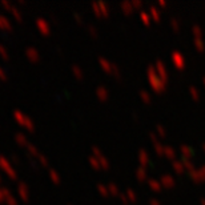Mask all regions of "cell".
Returning a JSON list of instances; mask_svg holds the SVG:
<instances>
[{"mask_svg": "<svg viewBox=\"0 0 205 205\" xmlns=\"http://www.w3.org/2000/svg\"><path fill=\"white\" fill-rule=\"evenodd\" d=\"M195 47H196V49L199 51V52H202V51H204V43H202L201 39L195 38Z\"/></svg>", "mask_w": 205, "mask_h": 205, "instance_id": "obj_39", "label": "cell"}, {"mask_svg": "<svg viewBox=\"0 0 205 205\" xmlns=\"http://www.w3.org/2000/svg\"><path fill=\"white\" fill-rule=\"evenodd\" d=\"M189 176H190V179H192L195 183H201V177H200V174H199V170H193V172H190L189 173Z\"/></svg>", "mask_w": 205, "mask_h": 205, "instance_id": "obj_41", "label": "cell"}, {"mask_svg": "<svg viewBox=\"0 0 205 205\" xmlns=\"http://www.w3.org/2000/svg\"><path fill=\"white\" fill-rule=\"evenodd\" d=\"M15 139H16V142L22 147V148H27L28 147V139L25 137V135H23V133H17V135L15 136Z\"/></svg>", "mask_w": 205, "mask_h": 205, "instance_id": "obj_13", "label": "cell"}, {"mask_svg": "<svg viewBox=\"0 0 205 205\" xmlns=\"http://www.w3.org/2000/svg\"><path fill=\"white\" fill-rule=\"evenodd\" d=\"M24 128H25V129H27V131H29V132H35V124H33V121L31 120V117L25 116Z\"/></svg>", "mask_w": 205, "mask_h": 205, "instance_id": "obj_24", "label": "cell"}, {"mask_svg": "<svg viewBox=\"0 0 205 205\" xmlns=\"http://www.w3.org/2000/svg\"><path fill=\"white\" fill-rule=\"evenodd\" d=\"M199 174H200V177H201V180H205V165L199 169Z\"/></svg>", "mask_w": 205, "mask_h": 205, "instance_id": "obj_52", "label": "cell"}, {"mask_svg": "<svg viewBox=\"0 0 205 205\" xmlns=\"http://www.w3.org/2000/svg\"><path fill=\"white\" fill-rule=\"evenodd\" d=\"M0 52H1V55H3V57H4V59H6V60H7V59H8V55L6 54V49H4L3 47H0Z\"/></svg>", "mask_w": 205, "mask_h": 205, "instance_id": "obj_55", "label": "cell"}, {"mask_svg": "<svg viewBox=\"0 0 205 205\" xmlns=\"http://www.w3.org/2000/svg\"><path fill=\"white\" fill-rule=\"evenodd\" d=\"M147 169L142 167H139L137 169H136V177H137V180L140 181V183H142V181L147 180Z\"/></svg>", "mask_w": 205, "mask_h": 205, "instance_id": "obj_16", "label": "cell"}, {"mask_svg": "<svg viewBox=\"0 0 205 205\" xmlns=\"http://www.w3.org/2000/svg\"><path fill=\"white\" fill-rule=\"evenodd\" d=\"M97 190L99 193H100L103 197H107L108 195H109V190H108V186L103 185V184H97Z\"/></svg>", "mask_w": 205, "mask_h": 205, "instance_id": "obj_32", "label": "cell"}, {"mask_svg": "<svg viewBox=\"0 0 205 205\" xmlns=\"http://www.w3.org/2000/svg\"><path fill=\"white\" fill-rule=\"evenodd\" d=\"M131 3H132L133 8H137V10H141L142 8V3L140 1V0H133V1H131Z\"/></svg>", "mask_w": 205, "mask_h": 205, "instance_id": "obj_50", "label": "cell"}, {"mask_svg": "<svg viewBox=\"0 0 205 205\" xmlns=\"http://www.w3.org/2000/svg\"><path fill=\"white\" fill-rule=\"evenodd\" d=\"M155 68H156V72H157L160 80L164 83L165 85H167L168 84V72H167V69H165V65L163 64V61H161V60L156 61V67H155Z\"/></svg>", "mask_w": 205, "mask_h": 205, "instance_id": "obj_2", "label": "cell"}, {"mask_svg": "<svg viewBox=\"0 0 205 205\" xmlns=\"http://www.w3.org/2000/svg\"><path fill=\"white\" fill-rule=\"evenodd\" d=\"M148 186H149V189H151L152 192H155V193L161 192V188H163V185H161L160 181L153 180V179L148 180Z\"/></svg>", "mask_w": 205, "mask_h": 205, "instance_id": "obj_11", "label": "cell"}, {"mask_svg": "<svg viewBox=\"0 0 205 205\" xmlns=\"http://www.w3.org/2000/svg\"><path fill=\"white\" fill-rule=\"evenodd\" d=\"M192 31H193V33H195V38H201V35H202V31H201V28H200L199 25H193V28H192Z\"/></svg>", "mask_w": 205, "mask_h": 205, "instance_id": "obj_46", "label": "cell"}, {"mask_svg": "<svg viewBox=\"0 0 205 205\" xmlns=\"http://www.w3.org/2000/svg\"><path fill=\"white\" fill-rule=\"evenodd\" d=\"M140 19H141V22L145 25H149V23H151V15L148 12H145V11H141L140 12Z\"/></svg>", "mask_w": 205, "mask_h": 205, "instance_id": "obj_28", "label": "cell"}, {"mask_svg": "<svg viewBox=\"0 0 205 205\" xmlns=\"http://www.w3.org/2000/svg\"><path fill=\"white\" fill-rule=\"evenodd\" d=\"M181 161H183L185 170H189V173H190V172H193V170H196L195 165H193V163L190 160H188V158H181Z\"/></svg>", "mask_w": 205, "mask_h": 205, "instance_id": "obj_27", "label": "cell"}, {"mask_svg": "<svg viewBox=\"0 0 205 205\" xmlns=\"http://www.w3.org/2000/svg\"><path fill=\"white\" fill-rule=\"evenodd\" d=\"M3 192H4V195H6V196H11V193L8 192V189H3Z\"/></svg>", "mask_w": 205, "mask_h": 205, "instance_id": "obj_61", "label": "cell"}, {"mask_svg": "<svg viewBox=\"0 0 205 205\" xmlns=\"http://www.w3.org/2000/svg\"><path fill=\"white\" fill-rule=\"evenodd\" d=\"M36 27L40 31V33L43 36H49L51 35V27L48 24V22H45L44 19H38L36 20Z\"/></svg>", "mask_w": 205, "mask_h": 205, "instance_id": "obj_6", "label": "cell"}, {"mask_svg": "<svg viewBox=\"0 0 205 205\" xmlns=\"http://www.w3.org/2000/svg\"><path fill=\"white\" fill-rule=\"evenodd\" d=\"M38 158H39V164H40L41 167L47 168L48 165H49V161H48V158L45 157L44 155H41V153H40V155H39V157H38Z\"/></svg>", "mask_w": 205, "mask_h": 205, "instance_id": "obj_38", "label": "cell"}, {"mask_svg": "<svg viewBox=\"0 0 205 205\" xmlns=\"http://www.w3.org/2000/svg\"><path fill=\"white\" fill-rule=\"evenodd\" d=\"M11 12L13 13V16H15V19H16V22L17 23H22L23 22V16H22V12H20L19 10H17V8H15V7H12V8H11Z\"/></svg>", "mask_w": 205, "mask_h": 205, "instance_id": "obj_33", "label": "cell"}, {"mask_svg": "<svg viewBox=\"0 0 205 205\" xmlns=\"http://www.w3.org/2000/svg\"><path fill=\"white\" fill-rule=\"evenodd\" d=\"M88 32L92 38H95V39L97 38V29H96L93 25H88Z\"/></svg>", "mask_w": 205, "mask_h": 205, "instance_id": "obj_48", "label": "cell"}, {"mask_svg": "<svg viewBox=\"0 0 205 205\" xmlns=\"http://www.w3.org/2000/svg\"><path fill=\"white\" fill-rule=\"evenodd\" d=\"M149 15H151V17L153 19V22L160 23L161 16H160V12H158V10L156 8V7H153V6L149 7Z\"/></svg>", "mask_w": 205, "mask_h": 205, "instance_id": "obj_17", "label": "cell"}, {"mask_svg": "<svg viewBox=\"0 0 205 205\" xmlns=\"http://www.w3.org/2000/svg\"><path fill=\"white\" fill-rule=\"evenodd\" d=\"M99 7H100V12L101 15H103V17H109V8H108V6L104 3V1H99Z\"/></svg>", "mask_w": 205, "mask_h": 205, "instance_id": "obj_22", "label": "cell"}, {"mask_svg": "<svg viewBox=\"0 0 205 205\" xmlns=\"http://www.w3.org/2000/svg\"><path fill=\"white\" fill-rule=\"evenodd\" d=\"M125 195H126V197H128V200H129V202H136V201H137V196H136V193H135V190H133V189H126Z\"/></svg>", "mask_w": 205, "mask_h": 205, "instance_id": "obj_31", "label": "cell"}, {"mask_svg": "<svg viewBox=\"0 0 205 205\" xmlns=\"http://www.w3.org/2000/svg\"><path fill=\"white\" fill-rule=\"evenodd\" d=\"M160 183H161V185L164 186V188H167V189H172V188H174V185H176V180H174L170 174H163L160 179Z\"/></svg>", "mask_w": 205, "mask_h": 205, "instance_id": "obj_7", "label": "cell"}, {"mask_svg": "<svg viewBox=\"0 0 205 205\" xmlns=\"http://www.w3.org/2000/svg\"><path fill=\"white\" fill-rule=\"evenodd\" d=\"M147 73H148V81H149V84H151L152 89H153L156 93H163V92L167 89V85L160 80L157 72H156V68L153 65H149Z\"/></svg>", "mask_w": 205, "mask_h": 205, "instance_id": "obj_1", "label": "cell"}, {"mask_svg": "<svg viewBox=\"0 0 205 205\" xmlns=\"http://www.w3.org/2000/svg\"><path fill=\"white\" fill-rule=\"evenodd\" d=\"M121 10L125 15H131L133 12V7H132V3L131 1H123L121 3Z\"/></svg>", "mask_w": 205, "mask_h": 205, "instance_id": "obj_21", "label": "cell"}, {"mask_svg": "<svg viewBox=\"0 0 205 205\" xmlns=\"http://www.w3.org/2000/svg\"><path fill=\"white\" fill-rule=\"evenodd\" d=\"M27 149H28V155H31L32 157H39V155H40V152H39V149L36 148L33 144H28V147H27Z\"/></svg>", "mask_w": 205, "mask_h": 205, "instance_id": "obj_25", "label": "cell"}, {"mask_svg": "<svg viewBox=\"0 0 205 205\" xmlns=\"http://www.w3.org/2000/svg\"><path fill=\"white\" fill-rule=\"evenodd\" d=\"M156 133H157V136L160 139H165L167 137V132H165L164 126H161V125H156Z\"/></svg>", "mask_w": 205, "mask_h": 205, "instance_id": "obj_35", "label": "cell"}, {"mask_svg": "<svg viewBox=\"0 0 205 205\" xmlns=\"http://www.w3.org/2000/svg\"><path fill=\"white\" fill-rule=\"evenodd\" d=\"M89 160V164H91V167L93 168L95 170H100L101 167H100V163H99V160L96 157H93V156H91V157L88 158Z\"/></svg>", "mask_w": 205, "mask_h": 205, "instance_id": "obj_29", "label": "cell"}, {"mask_svg": "<svg viewBox=\"0 0 205 205\" xmlns=\"http://www.w3.org/2000/svg\"><path fill=\"white\" fill-rule=\"evenodd\" d=\"M97 160H99V163H100V167L103 168V169H105V170L109 169V163H108V160L104 157V156H101V157L97 158Z\"/></svg>", "mask_w": 205, "mask_h": 205, "instance_id": "obj_37", "label": "cell"}, {"mask_svg": "<svg viewBox=\"0 0 205 205\" xmlns=\"http://www.w3.org/2000/svg\"><path fill=\"white\" fill-rule=\"evenodd\" d=\"M202 148H204V152H205V144H204V145H202Z\"/></svg>", "mask_w": 205, "mask_h": 205, "instance_id": "obj_63", "label": "cell"}, {"mask_svg": "<svg viewBox=\"0 0 205 205\" xmlns=\"http://www.w3.org/2000/svg\"><path fill=\"white\" fill-rule=\"evenodd\" d=\"M158 6L165 7V6H167V3H165V1H163V0H160V1H158Z\"/></svg>", "mask_w": 205, "mask_h": 205, "instance_id": "obj_59", "label": "cell"}, {"mask_svg": "<svg viewBox=\"0 0 205 205\" xmlns=\"http://www.w3.org/2000/svg\"><path fill=\"white\" fill-rule=\"evenodd\" d=\"M172 61H173L174 67L179 71H183L185 68V59H184V56L179 51H174L173 54H172Z\"/></svg>", "mask_w": 205, "mask_h": 205, "instance_id": "obj_3", "label": "cell"}, {"mask_svg": "<svg viewBox=\"0 0 205 205\" xmlns=\"http://www.w3.org/2000/svg\"><path fill=\"white\" fill-rule=\"evenodd\" d=\"M3 4H4V7H6V8H8V10H10V8H12V7H11V4H8L7 1H3Z\"/></svg>", "mask_w": 205, "mask_h": 205, "instance_id": "obj_58", "label": "cell"}, {"mask_svg": "<svg viewBox=\"0 0 205 205\" xmlns=\"http://www.w3.org/2000/svg\"><path fill=\"white\" fill-rule=\"evenodd\" d=\"M202 81H204V84H205V77H204V80H202Z\"/></svg>", "mask_w": 205, "mask_h": 205, "instance_id": "obj_64", "label": "cell"}, {"mask_svg": "<svg viewBox=\"0 0 205 205\" xmlns=\"http://www.w3.org/2000/svg\"><path fill=\"white\" fill-rule=\"evenodd\" d=\"M25 56H27V59L33 64L40 61V54H39V51L36 49V48H32V47L27 48V49H25Z\"/></svg>", "mask_w": 205, "mask_h": 205, "instance_id": "obj_5", "label": "cell"}, {"mask_svg": "<svg viewBox=\"0 0 205 205\" xmlns=\"http://www.w3.org/2000/svg\"><path fill=\"white\" fill-rule=\"evenodd\" d=\"M49 177L55 185H59V184H60V176H59V173H57L55 169H49Z\"/></svg>", "mask_w": 205, "mask_h": 205, "instance_id": "obj_23", "label": "cell"}, {"mask_svg": "<svg viewBox=\"0 0 205 205\" xmlns=\"http://www.w3.org/2000/svg\"><path fill=\"white\" fill-rule=\"evenodd\" d=\"M119 197H120L123 205H128V204H129V200H128V197H126L125 193H120V195H119Z\"/></svg>", "mask_w": 205, "mask_h": 205, "instance_id": "obj_49", "label": "cell"}, {"mask_svg": "<svg viewBox=\"0 0 205 205\" xmlns=\"http://www.w3.org/2000/svg\"><path fill=\"white\" fill-rule=\"evenodd\" d=\"M149 137H151V141L152 142H153V144H155V142H158V137H157V136H156V133H153V132H151V133H149Z\"/></svg>", "mask_w": 205, "mask_h": 205, "instance_id": "obj_51", "label": "cell"}, {"mask_svg": "<svg viewBox=\"0 0 205 205\" xmlns=\"http://www.w3.org/2000/svg\"><path fill=\"white\" fill-rule=\"evenodd\" d=\"M12 160H13V163H15V164H20V161H19V158H17V156H13Z\"/></svg>", "mask_w": 205, "mask_h": 205, "instance_id": "obj_56", "label": "cell"}, {"mask_svg": "<svg viewBox=\"0 0 205 205\" xmlns=\"http://www.w3.org/2000/svg\"><path fill=\"white\" fill-rule=\"evenodd\" d=\"M0 160H1V161H0V164L3 165V168L6 169V172L8 173V176H10L11 179H12V180H16V179H17V174H16L15 172H13V169H12V168H11L8 164H7L6 161H4V158H0Z\"/></svg>", "mask_w": 205, "mask_h": 205, "instance_id": "obj_15", "label": "cell"}, {"mask_svg": "<svg viewBox=\"0 0 205 205\" xmlns=\"http://www.w3.org/2000/svg\"><path fill=\"white\" fill-rule=\"evenodd\" d=\"M133 119H135L136 121H139V115H137V113H133Z\"/></svg>", "mask_w": 205, "mask_h": 205, "instance_id": "obj_60", "label": "cell"}, {"mask_svg": "<svg viewBox=\"0 0 205 205\" xmlns=\"http://www.w3.org/2000/svg\"><path fill=\"white\" fill-rule=\"evenodd\" d=\"M92 11H93V13L96 15V17H103V15H101V12H100V7H99V4L97 3H92Z\"/></svg>", "mask_w": 205, "mask_h": 205, "instance_id": "obj_42", "label": "cell"}, {"mask_svg": "<svg viewBox=\"0 0 205 205\" xmlns=\"http://www.w3.org/2000/svg\"><path fill=\"white\" fill-rule=\"evenodd\" d=\"M73 17H75V20H76V22H77V23H79V24H83V19H81V16H80L77 12H75V13H73Z\"/></svg>", "mask_w": 205, "mask_h": 205, "instance_id": "obj_53", "label": "cell"}, {"mask_svg": "<svg viewBox=\"0 0 205 205\" xmlns=\"http://www.w3.org/2000/svg\"><path fill=\"white\" fill-rule=\"evenodd\" d=\"M99 64H100L101 69L104 71V72L112 73V63H109L107 59H104V57H100V59H99Z\"/></svg>", "mask_w": 205, "mask_h": 205, "instance_id": "obj_10", "label": "cell"}, {"mask_svg": "<svg viewBox=\"0 0 205 205\" xmlns=\"http://www.w3.org/2000/svg\"><path fill=\"white\" fill-rule=\"evenodd\" d=\"M17 190H19L20 200H22L23 202H28V200H29V189H28V185H27L24 181H20L19 186H17Z\"/></svg>", "mask_w": 205, "mask_h": 205, "instance_id": "obj_4", "label": "cell"}, {"mask_svg": "<svg viewBox=\"0 0 205 205\" xmlns=\"http://www.w3.org/2000/svg\"><path fill=\"white\" fill-rule=\"evenodd\" d=\"M180 152L181 155H183V158H188V160H190V157L193 156V151L190 147H188V145H181L180 147Z\"/></svg>", "mask_w": 205, "mask_h": 205, "instance_id": "obj_14", "label": "cell"}, {"mask_svg": "<svg viewBox=\"0 0 205 205\" xmlns=\"http://www.w3.org/2000/svg\"><path fill=\"white\" fill-rule=\"evenodd\" d=\"M170 27H172V29H173L174 32H179L180 31V20L173 17V19L170 20Z\"/></svg>", "mask_w": 205, "mask_h": 205, "instance_id": "obj_34", "label": "cell"}, {"mask_svg": "<svg viewBox=\"0 0 205 205\" xmlns=\"http://www.w3.org/2000/svg\"><path fill=\"white\" fill-rule=\"evenodd\" d=\"M112 75H113L117 80H120V79H121L120 71H119V68H117V65H116L115 63H112Z\"/></svg>", "mask_w": 205, "mask_h": 205, "instance_id": "obj_43", "label": "cell"}, {"mask_svg": "<svg viewBox=\"0 0 205 205\" xmlns=\"http://www.w3.org/2000/svg\"><path fill=\"white\" fill-rule=\"evenodd\" d=\"M8 205H19V204H17V201L13 199L12 196H10V197H8Z\"/></svg>", "mask_w": 205, "mask_h": 205, "instance_id": "obj_54", "label": "cell"}, {"mask_svg": "<svg viewBox=\"0 0 205 205\" xmlns=\"http://www.w3.org/2000/svg\"><path fill=\"white\" fill-rule=\"evenodd\" d=\"M172 169L176 172L177 174H183L185 172V168H184V164L181 160H174L172 163Z\"/></svg>", "mask_w": 205, "mask_h": 205, "instance_id": "obj_12", "label": "cell"}, {"mask_svg": "<svg viewBox=\"0 0 205 205\" xmlns=\"http://www.w3.org/2000/svg\"><path fill=\"white\" fill-rule=\"evenodd\" d=\"M92 153H93V157H96V158H100L101 156H103L101 151L97 148V147H92Z\"/></svg>", "mask_w": 205, "mask_h": 205, "instance_id": "obj_47", "label": "cell"}, {"mask_svg": "<svg viewBox=\"0 0 205 205\" xmlns=\"http://www.w3.org/2000/svg\"><path fill=\"white\" fill-rule=\"evenodd\" d=\"M108 190H109V195H112V196H119V195H120L117 185H115L113 183H109V184H108Z\"/></svg>", "mask_w": 205, "mask_h": 205, "instance_id": "obj_30", "label": "cell"}, {"mask_svg": "<svg viewBox=\"0 0 205 205\" xmlns=\"http://www.w3.org/2000/svg\"><path fill=\"white\" fill-rule=\"evenodd\" d=\"M139 95H140V99L142 100V103H145V104H151V95H149L147 91L141 89Z\"/></svg>", "mask_w": 205, "mask_h": 205, "instance_id": "obj_26", "label": "cell"}, {"mask_svg": "<svg viewBox=\"0 0 205 205\" xmlns=\"http://www.w3.org/2000/svg\"><path fill=\"white\" fill-rule=\"evenodd\" d=\"M13 117H15V120L17 121V124H20V125H22V126H24L25 115L23 113L22 110H15V112H13Z\"/></svg>", "mask_w": 205, "mask_h": 205, "instance_id": "obj_20", "label": "cell"}, {"mask_svg": "<svg viewBox=\"0 0 205 205\" xmlns=\"http://www.w3.org/2000/svg\"><path fill=\"white\" fill-rule=\"evenodd\" d=\"M27 158H28V164H29V167H32V169H33V170H38V169H39V167H38V164L35 163L33 157H32L31 155H28V153H27Z\"/></svg>", "mask_w": 205, "mask_h": 205, "instance_id": "obj_44", "label": "cell"}, {"mask_svg": "<svg viewBox=\"0 0 205 205\" xmlns=\"http://www.w3.org/2000/svg\"><path fill=\"white\" fill-rule=\"evenodd\" d=\"M151 205H160V202H158L157 200L153 199V200H151Z\"/></svg>", "mask_w": 205, "mask_h": 205, "instance_id": "obj_57", "label": "cell"}, {"mask_svg": "<svg viewBox=\"0 0 205 205\" xmlns=\"http://www.w3.org/2000/svg\"><path fill=\"white\" fill-rule=\"evenodd\" d=\"M139 161H140V167L142 168H145L148 164H151L149 163V156L145 149H140L139 151Z\"/></svg>", "mask_w": 205, "mask_h": 205, "instance_id": "obj_8", "label": "cell"}, {"mask_svg": "<svg viewBox=\"0 0 205 205\" xmlns=\"http://www.w3.org/2000/svg\"><path fill=\"white\" fill-rule=\"evenodd\" d=\"M96 96H97V99L100 101H107L108 100V96H109V93H108V89L105 88V87H99L97 89H96Z\"/></svg>", "mask_w": 205, "mask_h": 205, "instance_id": "obj_9", "label": "cell"}, {"mask_svg": "<svg viewBox=\"0 0 205 205\" xmlns=\"http://www.w3.org/2000/svg\"><path fill=\"white\" fill-rule=\"evenodd\" d=\"M0 24H1V27H3V28H6V29H10V31L12 29L10 22H8L7 19H4V17H1V16H0Z\"/></svg>", "mask_w": 205, "mask_h": 205, "instance_id": "obj_45", "label": "cell"}, {"mask_svg": "<svg viewBox=\"0 0 205 205\" xmlns=\"http://www.w3.org/2000/svg\"><path fill=\"white\" fill-rule=\"evenodd\" d=\"M189 93L192 96V99L195 101H199L200 100V95H199V91L195 88V87H189Z\"/></svg>", "mask_w": 205, "mask_h": 205, "instance_id": "obj_36", "label": "cell"}, {"mask_svg": "<svg viewBox=\"0 0 205 205\" xmlns=\"http://www.w3.org/2000/svg\"><path fill=\"white\" fill-rule=\"evenodd\" d=\"M164 156L168 158V160L172 161V163L176 160V152H174L173 148H170V147H165V149H164Z\"/></svg>", "mask_w": 205, "mask_h": 205, "instance_id": "obj_18", "label": "cell"}, {"mask_svg": "<svg viewBox=\"0 0 205 205\" xmlns=\"http://www.w3.org/2000/svg\"><path fill=\"white\" fill-rule=\"evenodd\" d=\"M155 151H156V153H157L158 156H164V149H165V147H163V145L160 144V142H155Z\"/></svg>", "mask_w": 205, "mask_h": 205, "instance_id": "obj_40", "label": "cell"}, {"mask_svg": "<svg viewBox=\"0 0 205 205\" xmlns=\"http://www.w3.org/2000/svg\"><path fill=\"white\" fill-rule=\"evenodd\" d=\"M200 202H201V205H205V200L204 199H201V201H200Z\"/></svg>", "mask_w": 205, "mask_h": 205, "instance_id": "obj_62", "label": "cell"}, {"mask_svg": "<svg viewBox=\"0 0 205 205\" xmlns=\"http://www.w3.org/2000/svg\"><path fill=\"white\" fill-rule=\"evenodd\" d=\"M71 69H72V72H73V76H75L77 80H80V81L84 80V72L81 71V68H80L79 65H72Z\"/></svg>", "mask_w": 205, "mask_h": 205, "instance_id": "obj_19", "label": "cell"}]
</instances>
